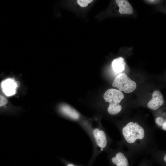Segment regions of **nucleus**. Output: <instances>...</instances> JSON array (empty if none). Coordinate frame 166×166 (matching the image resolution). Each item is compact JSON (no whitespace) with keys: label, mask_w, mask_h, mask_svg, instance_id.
<instances>
[{"label":"nucleus","mask_w":166,"mask_h":166,"mask_svg":"<svg viewBox=\"0 0 166 166\" xmlns=\"http://www.w3.org/2000/svg\"><path fill=\"white\" fill-rule=\"evenodd\" d=\"M93 134L96 144L100 151H103L109 146V139L105 132L101 127L95 128Z\"/></svg>","instance_id":"5"},{"label":"nucleus","mask_w":166,"mask_h":166,"mask_svg":"<svg viewBox=\"0 0 166 166\" xmlns=\"http://www.w3.org/2000/svg\"><path fill=\"white\" fill-rule=\"evenodd\" d=\"M60 110L64 114L74 119H77L79 117L78 113L74 109L67 105H63L60 107Z\"/></svg>","instance_id":"10"},{"label":"nucleus","mask_w":166,"mask_h":166,"mask_svg":"<svg viewBox=\"0 0 166 166\" xmlns=\"http://www.w3.org/2000/svg\"><path fill=\"white\" fill-rule=\"evenodd\" d=\"M7 103L6 98L3 96L0 95V107L4 106Z\"/></svg>","instance_id":"13"},{"label":"nucleus","mask_w":166,"mask_h":166,"mask_svg":"<svg viewBox=\"0 0 166 166\" xmlns=\"http://www.w3.org/2000/svg\"><path fill=\"white\" fill-rule=\"evenodd\" d=\"M112 85L119 89L121 91L128 93L135 90L136 87V83L131 80L124 73H120L115 79Z\"/></svg>","instance_id":"3"},{"label":"nucleus","mask_w":166,"mask_h":166,"mask_svg":"<svg viewBox=\"0 0 166 166\" xmlns=\"http://www.w3.org/2000/svg\"><path fill=\"white\" fill-rule=\"evenodd\" d=\"M152 99L147 104L148 107L152 110L158 109L164 103L163 96L159 90L154 91L152 94Z\"/></svg>","instance_id":"7"},{"label":"nucleus","mask_w":166,"mask_h":166,"mask_svg":"<svg viewBox=\"0 0 166 166\" xmlns=\"http://www.w3.org/2000/svg\"><path fill=\"white\" fill-rule=\"evenodd\" d=\"M115 124L121 136L120 141L127 148L129 156L150 154L158 148L155 128L146 122L130 120Z\"/></svg>","instance_id":"1"},{"label":"nucleus","mask_w":166,"mask_h":166,"mask_svg":"<svg viewBox=\"0 0 166 166\" xmlns=\"http://www.w3.org/2000/svg\"><path fill=\"white\" fill-rule=\"evenodd\" d=\"M126 63L123 58L119 57L114 59L112 66L114 71L116 73H120L125 69Z\"/></svg>","instance_id":"9"},{"label":"nucleus","mask_w":166,"mask_h":166,"mask_svg":"<svg viewBox=\"0 0 166 166\" xmlns=\"http://www.w3.org/2000/svg\"><path fill=\"white\" fill-rule=\"evenodd\" d=\"M116 2L119 6V11L121 14H131L133 13V9L127 0H116Z\"/></svg>","instance_id":"8"},{"label":"nucleus","mask_w":166,"mask_h":166,"mask_svg":"<svg viewBox=\"0 0 166 166\" xmlns=\"http://www.w3.org/2000/svg\"><path fill=\"white\" fill-rule=\"evenodd\" d=\"M117 143V148L110 151L113 155L111 158L112 163L116 166H128L127 156H129L127 151L124 150V146L120 141Z\"/></svg>","instance_id":"4"},{"label":"nucleus","mask_w":166,"mask_h":166,"mask_svg":"<svg viewBox=\"0 0 166 166\" xmlns=\"http://www.w3.org/2000/svg\"><path fill=\"white\" fill-rule=\"evenodd\" d=\"M17 85L14 80L11 78L3 81L1 84L3 92L7 96H10L15 94Z\"/></svg>","instance_id":"6"},{"label":"nucleus","mask_w":166,"mask_h":166,"mask_svg":"<svg viewBox=\"0 0 166 166\" xmlns=\"http://www.w3.org/2000/svg\"><path fill=\"white\" fill-rule=\"evenodd\" d=\"M67 166H74L72 164H68Z\"/></svg>","instance_id":"14"},{"label":"nucleus","mask_w":166,"mask_h":166,"mask_svg":"<svg viewBox=\"0 0 166 166\" xmlns=\"http://www.w3.org/2000/svg\"><path fill=\"white\" fill-rule=\"evenodd\" d=\"M155 122L157 128L163 131H166V119L165 117L157 116L155 118Z\"/></svg>","instance_id":"11"},{"label":"nucleus","mask_w":166,"mask_h":166,"mask_svg":"<svg viewBox=\"0 0 166 166\" xmlns=\"http://www.w3.org/2000/svg\"><path fill=\"white\" fill-rule=\"evenodd\" d=\"M103 98L106 102L109 103L107 110L110 115H116L121 113L122 107L120 103L124 98L121 91L115 89H109L104 94Z\"/></svg>","instance_id":"2"},{"label":"nucleus","mask_w":166,"mask_h":166,"mask_svg":"<svg viewBox=\"0 0 166 166\" xmlns=\"http://www.w3.org/2000/svg\"><path fill=\"white\" fill-rule=\"evenodd\" d=\"M93 1V0H77L76 1V2L78 6L82 8H85L87 7Z\"/></svg>","instance_id":"12"}]
</instances>
